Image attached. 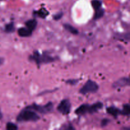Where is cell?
Returning a JSON list of instances; mask_svg holds the SVG:
<instances>
[{"label": "cell", "instance_id": "obj_19", "mask_svg": "<svg viewBox=\"0 0 130 130\" xmlns=\"http://www.w3.org/2000/svg\"><path fill=\"white\" fill-rule=\"evenodd\" d=\"M63 13L62 12H59V13H56L55 15H53V20H60V19H62V17H63Z\"/></svg>", "mask_w": 130, "mask_h": 130}, {"label": "cell", "instance_id": "obj_8", "mask_svg": "<svg viewBox=\"0 0 130 130\" xmlns=\"http://www.w3.org/2000/svg\"><path fill=\"white\" fill-rule=\"evenodd\" d=\"M49 11L44 8H41L37 10V11H33V15H34L35 17L41 18L43 19H45L47 17V16L49 15Z\"/></svg>", "mask_w": 130, "mask_h": 130}, {"label": "cell", "instance_id": "obj_12", "mask_svg": "<svg viewBox=\"0 0 130 130\" xmlns=\"http://www.w3.org/2000/svg\"><path fill=\"white\" fill-rule=\"evenodd\" d=\"M63 26L67 32L74 34V35H77L79 34V30L76 28H75L74 27L72 26V25H71V24H64Z\"/></svg>", "mask_w": 130, "mask_h": 130}, {"label": "cell", "instance_id": "obj_11", "mask_svg": "<svg viewBox=\"0 0 130 130\" xmlns=\"http://www.w3.org/2000/svg\"><path fill=\"white\" fill-rule=\"evenodd\" d=\"M25 25L26 27L31 30L32 31H34L38 25V22L35 19H30V20H28L27 21L25 22Z\"/></svg>", "mask_w": 130, "mask_h": 130}, {"label": "cell", "instance_id": "obj_17", "mask_svg": "<svg viewBox=\"0 0 130 130\" xmlns=\"http://www.w3.org/2000/svg\"><path fill=\"white\" fill-rule=\"evenodd\" d=\"M18 128H19V127L17 126V125H16L14 123H11V122L6 123V129L7 130H17L18 129Z\"/></svg>", "mask_w": 130, "mask_h": 130}, {"label": "cell", "instance_id": "obj_15", "mask_svg": "<svg viewBox=\"0 0 130 130\" xmlns=\"http://www.w3.org/2000/svg\"><path fill=\"white\" fill-rule=\"evenodd\" d=\"M130 114V105L129 104H124L122 110H121V114L125 116H129Z\"/></svg>", "mask_w": 130, "mask_h": 130}, {"label": "cell", "instance_id": "obj_1", "mask_svg": "<svg viewBox=\"0 0 130 130\" xmlns=\"http://www.w3.org/2000/svg\"><path fill=\"white\" fill-rule=\"evenodd\" d=\"M57 57H52L48 53L43 52V53H39L38 51H34L32 55L29 56V60L30 61L34 62L38 66L42 64H47V63H52L57 60Z\"/></svg>", "mask_w": 130, "mask_h": 130}, {"label": "cell", "instance_id": "obj_14", "mask_svg": "<svg viewBox=\"0 0 130 130\" xmlns=\"http://www.w3.org/2000/svg\"><path fill=\"white\" fill-rule=\"evenodd\" d=\"M5 32L6 33H8V34H10V33H13V32H15V24L13 22L9 23V24H7L5 27Z\"/></svg>", "mask_w": 130, "mask_h": 130}, {"label": "cell", "instance_id": "obj_5", "mask_svg": "<svg viewBox=\"0 0 130 130\" xmlns=\"http://www.w3.org/2000/svg\"><path fill=\"white\" fill-rule=\"evenodd\" d=\"M99 90V86L96 82L91 79H88L86 83L81 88L79 93L82 95H85L88 93H95Z\"/></svg>", "mask_w": 130, "mask_h": 130}, {"label": "cell", "instance_id": "obj_6", "mask_svg": "<svg viewBox=\"0 0 130 130\" xmlns=\"http://www.w3.org/2000/svg\"><path fill=\"white\" fill-rule=\"evenodd\" d=\"M71 103L69 99H63L60 102L57 106V110L63 115H67L71 112Z\"/></svg>", "mask_w": 130, "mask_h": 130}, {"label": "cell", "instance_id": "obj_16", "mask_svg": "<svg viewBox=\"0 0 130 130\" xmlns=\"http://www.w3.org/2000/svg\"><path fill=\"white\" fill-rule=\"evenodd\" d=\"M91 5L94 10H96L102 7V2L100 0H92Z\"/></svg>", "mask_w": 130, "mask_h": 130}, {"label": "cell", "instance_id": "obj_20", "mask_svg": "<svg viewBox=\"0 0 130 130\" xmlns=\"http://www.w3.org/2000/svg\"><path fill=\"white\" fill-rule=\"evenodd\" d=\"M110 122V120L107 118H105V119H103L101 121V123H100V126L101 127H105Z\"/></svg>", "mask_w": 130, "mask_h": 130}, {"label": "cell", "instance_id": "obj_2", "mask_svg": "<svg viewBox=\"0 0 130 130\" xmlns=\"http://www.w3.org/2000/svg\"><path fill=\"white\" fill-rule=\"evenodd\" d=\"M104 107V104L102 102H98L92 105L89 104H82L75 110V114L77 116H84L87 114H92L96 113L101 110Z\"/></svg>", "mask_w": 130, "mask_h": 130}, {"label": "cell", "instance_id": "obj_23", "mask_svg": "<svg viewBox=\"0 0 130 130\" xmlns=\"http://www.w3.org/2000/svg\"><path fill=\"white\" fill-rule=\"evenodd\" d=\"M3 113L2 112H1V109H0V120H1V119H3Z\"/></svg>", "mask_w": 130, "mask_h": 130}, {"label": "cell", "instance_id": "obj_13", "mask_svg": "<svg viewBox=\"0 0 130 130\" xmlns=\"http://www.w3.org/2000/svg\"><path fill=\"white\" fill-rule=\"evenodd\" d=\"M95 13L93 18L94 20H98V19H101L102 17H104V14H105V10L102 7L95 10Z\"/></svg>", "mask_w": 130, "mask_h": 130}, {"label": "cell", "instance_id": "obj_10", "mask_svg": "<svg viewBox=\"0 0 130 130\" xmlns=\"http://www.w3.org/2000/svg\"><path fill=\"white\" fill-rule=\"evenodd\" d=\"M107 112L111 115L114 118H117L121 114V110L114 106L109 107L106 109Z\"/></svg>", "mask_w": 130, "mask_h": 130}, {"label": "cell", "instance_id": "obj_7", "mask_svg": "<svg viewBox=\"0 0 130 130\" xmlns=\"http://www.w3.org/2000/svg\"><path fill=\"white\" fill-rule=\"evenodd\" d=\"M130 85L129 83V78L128 77H121V78L119 79L113 83L112 87L114 89L119 88H123L125 87V86H129Z\"/></svg>", "mask_w": 130, "mask_h": 130}, {"label": "cell", "instance_id": "obj_21", "mask_svg": "<svg viewBox=\"0 0 130 130\" xmlns=\"http://www.w3.org/2000/svg\"><path fill=\"white\" fill-rule=\"evenodd\" d=\"M64 128L65 129H68V130H70V129H75V128L74 127L72 126L71 124H70V125H67V127H65Z\"/></svg>", "mask_w": 130, "mask_h": 130}, {"label": "cell", "instance_id": "obj_9", "mask_svg": "<svg viewBox=\"0 0 130 130\" xmlns=\"http://www.w3.org/2000/svg\"><path fill=\"white\" fill-rule=\"evenodd\" d=\"M32 32L31 30L28 29L27 27H20L18 30V34L19 36L22 38H27L30 36L32 34Z\"/></svg>", "mask_w": 130, "mask_h": 130}, {"label": "cell", "instance_id": "obj_3", "mask_svg": "<svg viewBox=\"0 0 130 130\" xmlns=\"http://www.w3.org/2000/svg\"><path fill=\"white\" fill-rule=\"evenodd\" d=\"M40 119V116L34 110L24 108L20 112L17 117V121L19 123L23 122H36Z\"/></svg>", "mask_w": 130, "mask_h": 130}, {"label": "cell", "instance_id": "obj_18", "mask_svg": "<svg viewBox=\"0 0 130 130\" xmlns=\"http://www.w3.org/2000/svg\"><path fill=\"white\" fill-rule=\"evenodd\" d=\"M79 81V79H67V81H66V83L71 86H74L78 83Z\"/></svg>", "mask_w": 130, "mask_h": 130}, {"label": "cell", "instance_id": "obj_22", "mask_svg": "<svg viewBox=\"0 0 130 130\" xmlns=\"http://www.w3.org/2000/svg\"><path fill=\"white\" fill-rule=\"evenodd\" d=\"M3 63H4V58L0 57V66H2Z\"/></svg>", "mask_w": 130, "mask_h": 130}, {"label": "cell", "instance_id": "obj_4", "mask_svg": "<svg viewBox=\"0 0 130 130\" xmlns=\"http://www.w3.org/2000/svg\"><path fill=\"white\" fill-rule=\"evenodd\" d=\"M26 108L35 112H39L41 114H47L52 112L53 110V104L52 102H49L44 105H38L36 104H32V105L27 106Z\"/></svg>", "mask_w": 130, "mask_h": 130}]
</instances>
